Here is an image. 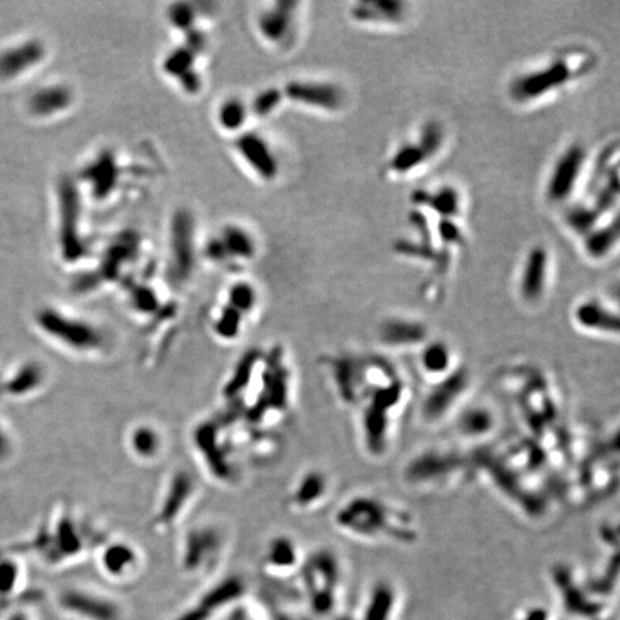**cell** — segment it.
Returning <instances> with one entry per match:
<instances>
[{
    "instance_id": "1",
    "label": "cell",
    "mask_w": 620,
    "mask_h": 620,
    "mask_svg": "<svg viewBox=\"0 0 620 620\" xmlns=\"http://www.w3.org/2000/svg\"><path fill=\"white\" fill-rule=\"evenodd\" d=\"M476 478H481L507 506L539 523L567 500L566 478L542 448L520 431L500 435L493 444L473 451Z\"/></svg>"
},
{
    "instance_id": "2",
    "label": "cell",
    "mask_w": 620,
    "mask_h": 620,
    "mask_svg": "<svg viewBox=\"0 0 620 620\" xmlns=\"http://www.w3.org/2000/svg\"><path fill=\"white\" fill-rule=\"evenodd\" d=\"M499 382L516 414L521 434L542 448L567 483L580 437L570 425L559 382L547 369L533 364L507 366Z\"/></svg>"
},
{
    "instance_id": "3",
    "label": "cell",
    "mask_w": 620,
    "mask_h": 620,
    "mask_svg": "<svg viewBox=\"0 0 620 620\" xmlns=\"http://www.w3.org/2000/svg\"><path fill=\"white\" fill-rule=\"evenodd\" d=\"M333 526L354 542L412 547L421 540L417 514L398 501L372 493H355L339 504Z\"/></svg>"
},
{
    "instance_id": "4",
    "label": "cell",
    "mask_w": 620,
    "mask_h": 620,
    "mask_svg": "<svg viewBox=\"0 0 620 620\" xmlns=\"http://www.w3.org/2000/svg\"><path fill=\"white\" fill-rule=\"evenodd\" d=\"M414 405V387L407 374L372 389L354 410L356 435L369 460H385L394 450L405 417Z\"/></svg>"
},
{
    "instance_id": "5",
    "label": "cell",
    "mask_w": 620,
    "mask_h": 620,
    "mask_svg": "<svg viewBox=\"0 0 620 620\" xmlns=\"http://www.w3.org/2000/svg\"><path fill=\"white\" fill-rule=\"evenodd\" d=\"M92 521L74 507L56 506L36 534L32 549L49 569H67L94 556L107 539Z\"/></svg>"
},
{
    "instance_id": "6",
    "label": "cell",
    "mask_w": 620,
    "mask_h": 620,
    "mask_svg": "<svg viewBox=\"0 0 620 620\" xmlns=\"http://www.w3.org/2000/svg\"><path fill=\"white\" fill-rule=\"evenodd\" d=\"M619 488V427L585 441L580 438L567 474V500L592 506L615 496Z\"/></svg>"
},
{
    "instance_id": "7",
    "label": "cell",
    "mask_w": 620,
    "mask_h": 620,
    "mask_svg": "<svg viewBox=\"0 0 620 620\" xmlns=\"http://www.w3.org/2000/svg\"><path fill=\"white\" fill-rule=\"evenodd\" d=\"M405 486L420 496L454 493L476 478L471 451L457 443L431 444L408 458L401 470Z\"/></svg>"
},
{
    "instance_id": "8",
    "label": "cell",
    "mask_w": 620,
    "mask_h": 620,
    "mask_svg": "<svg viewBox=\"0 0 620 620\" xmlns=\"http://www.w3.org/2000/svg\"><path fill=\"white\" fill-rule=\"evenodd\" d=\"M34 325L45 341L72 358L95 361L110 352L111 339L104 329L58 306L36 309Z\"/></svg>"
},
{
    "instance_id": "9",
    "label": "cell",
    "mask_w": 620,
    "mask_h": 620,
    "mask_svg": "<svg viewBox=\"0 0 620 620\" xmlns=\"http://www.w3.org/2000/svg\"><path fill=\"white\" fill-rule=\"evenodd\" d=\"M595 65V56L586 49H566L542 67L514 78L509 88L510 97L519 104L543 100L567 87L570 82L585 77Z\"/></svg>"
},
{
    "instance_id": "10",
    "label": "cell",
    "mask_w": 620,
    "mask_h": 620,
    "mask_svg": "<svg viewBox=\"0 0 620 620\" xmlns=\"http://www.w3.org/2000/svg\"><path fill=\"white\" fill-rule=\"evenodd\" d=\"M227 529L219 521H199L181 536L177 562L181 573L193 579H207L222 567L229 553Z\"/></svg>"
},
{
    "instance_id": "11",
    "label": "cell",
    "mask_w": 620,
    "mask_h": 620,
    "mask_svg": "<svg viewBox=\"0 0 620 620\" xmlns=\"http://www.w3.org/2000/svg\"><path fill=\"white\" fill-rule=\"evenodd\" d=\"M303 599L318 616L331 615L341 598L345 565L332 547H319L305 556L299 573Z\"/></svg>"
},
{
    "instance_id": "12",
    "label": "cell",
    "mask_w": 620,
    "mask_h": 620,
    "mask_svg": "<svg viewBox=\"0 0 620 620\" xmlns=\"http://www.w3.org/2000/svg\"><path fill=\"white\" fill-rule=\"evenodd\" d=\"M226 422L206 418L197 422L190 434L191 448L211 480L232 486L240 478V465Z\"/></svg>"
},
{
    "instance_id": "13",
    "label": "cell",
    "mask_w": 620,
    "mask_h": 620,
    "mask_svg": "<svg viewBox=\"0 0 620 620\" xmlns=\"http://www.w3.org/2000/svg\"><path fill=\"white\" fill-rule=\"evenodd\" d=\"M474 387L476 379L467 364L443 381L427 385V391L418 402V417L422 424L438 428L453 422L465 405L473 401Z\"/></svg>"
},
{
    "instance_id": "14",
    "label": "cell",
    "mask_w": 620,
    "mask_h": 620,
    "mask_svg": "<svg viewBox=\"0 0 620 620\" xmlns=\"http://www.w3.org/2000/svg\"><path fill=\"white\" fill-rule=\"evenodd\" d=\"M201 494L196 474L177 467L168 474L155 503L150 526L158 534L170 533L190 516Z\"/></svg>"
},
{
    "instance_id": "15",
    "label": "cell",
    "mask_w": 620,
    "mask_h": 620,
    "mask_svg": "<svg viewBox=\"0 0 620 620\" xmlns=\"http://www.w3.org/2000/svg\"><path fill=\"white\" fill-rule=\"evenodd\" d=\"M55 603L68 620H128L124 600L100 587L69 585L59 590Z\"/></svg>"
},
{
    "instance_id": "16",
    "label": "cell",
    "mask_w": 620,
    "mask_h": 620,
    "mask_svg": "<svg viewBox=\"0 0 620 620\" xmlns=\"http://www.w3.org/2000/svg\"><path fill=\"white\" fill-rule=\"evenodd\" d=\"M249 595V583L243 576L220 577L170 620H224L230 618Z\"/></svg>"
},
{
    "instance_id": "17",
    "label": "cell",
    "mask_w": 620,
    "mask_h": 620,
    "mask_svg": "<svg viewBox=\"0 0 620 620\" xmlns=\"http://www.w3.org/2000/svg\"><path fill=\"white\" fill-rule=\"evenodd\" d=\"M56 200H58V242L62 259L68 263L78 262L85 255V242L81 230V196L77 181L72 177L59 178L56 184Z\"/></svg>"
},
{
    "instance_id": "18",
    "label": "cell",
    "mask_w": 620,
    "mask_h": 620,
    "mask_svg": "<svg viewBox=\"0 0 620 620\" xmlns=\"http://www.w3.org/2000/svg\"><path fill=\"white\" fill-rule=\"evenodd\" d=\"M94 559L98 572L112 585H130L144 572L143 550L131 540L122 537H107L95 552Z\"/></svg>"
},
{
    "instance_id": "19",
    "label": "cell",
    "mask_w": 620,
    "mask_h": 620,
    "mask_svg": "<svg viewBox=\"0 0 620 620\" xmlns=\"http://www.w3.org/2000/svg\"><path fill=\"white\" fill-rule=\"evenodd\" d=\"M455 438L465 450L477 451L493 444L501 435V418L493 405L471 401L454 418Z\"/></svg>"
},
{
    "instance_id": "20",
    "label": "cell",
    "mask_w": 620,
    "mask_h": 620,
    "mask_svg": "<svg viewBox=\"0 0 620 620\" xmlns=\"http://www.w3.org/2000/svg\"><path fill=\"white\" fill-rule=\"evenodd\" d=\"M335 493V481L329 471L309 467L293 481L286 496V507L292 513L308 516L325 509Z\"/></svg>"
},
{
    "instance_id": "21",
    "label": "cell",
    "mask_w": 620,
    "mask_h": 620,
    "mask_svg": "<svg viewBox=\"0 0 620 620\" xmlns=\"http://www.w3.org/2000/svg\"><path fill=\"white\" fill-rule=\"evenodd\" d=\"M196 230L193 214L178 210L170 226V277L177 283L190 279L196 263Z\"/></svg>"
},
{
    "instance_id": "22",
    "label": "cell",
    "mask_w": 620,
    "mask_h": 620,
    "mask_svg": "<svg viewBox=\"0 0 620 620\" xmlns=\"http://www.w3.org/2000/svg\"><path fill=\"white\" fill-rule=\"evenodd\" d=\"M587 161V151L580 143L570 144L554 161L546 183V199L553 204L566 203L575 193Z\"/></svg>"
},
{
    "instance_id": "23",
    "label": "cell",
    "mask_w": 620,
    "mask_h": 620,
    "mask_svg": "<svg viewBox=\"0 0 620 620\" xmlns=\"http://www.w3.org/2000/svg\"><path fill=\"white\" fill-rule=\"evenodd\" d=\"M48 49L41 39L26 38L0 46V84H13L44 64Z\"/></svg>"
},
{
    "instance_id": "24",
    "label": "cell",
    "mask_w": 620,
    "mask_h": 620,
    "mask_svg": "<svg viewBox=\"0 0 620 620\" xmlns=\"http://www.w3.org/2000/svg\"><path fill=\"white\" fill-rule=\"evenodd\" d=\"M430 339V326L410 316H389L378 326L379 344L392 352L415 355Z\"/></svg>"
},
{
    "instance_id": "25",
    "label": "cell",
    "mask_w": 620,
    "mask_h": 620,
    "mask_svg": "<svg viewBox=\"0 0 620 620\" xmlns=\"http://www.w3.org/2000/svg\"><path fill=\"white\" fill-rule=\"evenodd\" d=\"M414 359L417 375L425 385L443 381L465 364L457 349L441 338H431Z\"/></svg>"
},
{
    "instance_id": "26",
    "label": "cell",
    "mask_w": 620,
    "mask_h": 620,
    "mask_svg": "<svg viewBox=\"0 0 620 620\" xmlns=\"http://www.w3.org/2000/svg\"><path fill=\"white\" fill-rule=\"evenodd\" d=\"M48 382V368L39 359H22L8 371H3L5 399L13 401H28L38 397L48 387Z\"/></svg>"
},
{
    "instance_id": "27",
    "label": "cell",
    "mask_w": 620,
    "mask_h": 620,
    "mask_svg": "<svg viewBox=\"0 0 620 620\" xmlns=\"http://www.w3.org/2000/svg\"><path fill=\"white\" fill-rule=\"evenodd\" d=\"M282 92L286 100L318 111L338 112L344 110L346 102L344 89L332 82L296 79L286 84Z\"/></svg>"
},
{
    "instance_id": "28",
    "label": "cell",
    "mask_w": 620,
    "mask_h": 620,
    "mask_svg": "<svg viewBox=\"0 0 620 620\" xmlns=\"http://www.w3.org/2000/svg\"><path fill=\"white\" fill-rule=\"evenodd\" d=\"M573 323L585 335L600 339H618L620 319L618 310L599 298L580 300L572 313Z\"/></svg>"
},
{
    "instance_id": "29",
    "label": "cell",
    "mask_w": 620,
    "mask_h": 620,
    "mask_svg": "<svg viewBox=\"0 0 620 620\" xmlns=\"http://www.w3.org/2000/svg\"><path fill=\"white\" fill-rule=\"evenodd\" d=\"M305 556L298 540L289 534H277L267 543L263 554V572L276 582H285L298 576L302 570Z\"/></svg>"
},
{
    "instance_id": "30",
    "label": "cell",
    "mask_w": 620,
    "mask_h": 620,
    "mask_svg": "<svg viewBox=\"0 0 620 620\" xmlns=\"http://www.w3.org/2000/svg\"><path fill=\"white\" fill-rule=\"evenodd\" d=\"M550 255L543 244H537L527 252L521 266L519 295L524 305L537 306L546 298L549 290Z\"/></svg>"
},
{
    "instance_id": "31",
    "label": "cell",
    "mask_w": 620,
    "mask_h": 620,
    "mask_svg": "<svg viewBox=\"0 0 620 620\" xmlns=\"http://www.w3.org/2000/svg\"><path fill=\"white\" fill-rule=\"evenodd\" d=\"M125 447L138 463L154 464L166 453V434L153 422H137L127 431Z\"/></svg>"
},
{
    "instance_id": "32",
    "label": "cell",
    "mask_w": 620,
    "mask_h": 620,
    "mask_svg": "<svg viewBox=\"0 0 620 620\" xmlns=\"http://www.w3.org/2000/svg\"><path fill=\"white\" fill-rule=\"evenodd\" d=\"M236 150L253 171L265 181H273L279 174V161L269 143L256 133H244L237 138Z\"/></svg>"
},
{
    "instance_id": "33",
    "label": "cell",
    "mask_w": 620,
    "mask_h": 620,
    "mask_svg": "<svg viewBox=\"0 0 620 620\" xmlns=\"http://www.w3.org/2000/svg\"><path fill=\"white\" fill-rule=\"evenodd\" d=\"M74 104V92L65 84L39 87L26 100V111L38 120H49L68 111Z\"/></svg>"
},
{
    "instance_id": "34",
    "label": "cell",
    "mask_w": 620,
    "mask_h": 620,
    "mask_svg": "<svg viewBox=\"0 0 620 620\" xmlns=\"http://www.w3.org/2000/svg\"><path fill=\"white\" fill-rule=\"evenodd\" d=\"M120 177V166L112 151H102L82 171V180L88 184L92 196L98 200L107 199L114 193L120 183Z\"/></svg>"
},
{
    "instance_id": "35",
    "label": "cell",
    "mask_w": 620,
    "mask_h": 620,
    "mask_svg": "<svg viewBox=\"0 0 620 620\" xmlns=\"http://www.w3.org/2000/svg\"><path fill=\"white\" fill-rule=\"evenodd\" d=\"M138 252H140V236L137 233L128 230L118 234L102 256L101 267L97 273L101 282L117 280L122 267L133 262Z\"/></svg>"
},
{
    "instance_id": "36",
    "label": "cell",
    "mask_w": 620,
    "mask_h": 620,
    "mask_svg": "<svg viewBox=\"0 0 620 620\" xmlns=\"http://www.w3.org/2000/svg\"><path fill=\"white\" fill-rule=\"evenodd\" d=\"M408 5L399 0H362L351 6L349 15L358 23L366 25H394L404 21Z\"/></svg>"
},
{
    "instance_id": "37",
    "label": "cell",
    "mask_w": 620,
    "mask_h": 620,
    "mask_svg": "<svg viewBox=\"0 0 620 620\" xmlns=\"http://www.w3.org/2000/svg\"><path fill=\"white\" fill-rule=\"evenodd\" d=\"M295 2H277L272 9H267L259 16L257 26L260 34L273 44L285 41L290 35L293 26V12Z\"/></svg>"
},
{
    "instance_id": "38",
    "label": "cell",
    "mask_w": 620,
    "mask_h": 620,
    "mask_svg": "<svg viewBox=\"0 0 620 620\" xmlns=\"http://www.w3.org/2000/svg\"><path fill=\"white\" fill-rule=\"evenodd\" d=\"M412 203L418 207H428L440 219L455 220L461 211V196L453 186H444L435 191L418 190L412 193Z\"/></svg>"
},
{
    "instance_id": "39",
    "label": "cell",
    "mask_w": 620,
    "mask_h": 620,
    "mask_svg": "<svg viewBox=\"0 0 620 620\" xmlns=\"http://www.w3.org/2000/svg\"><path fill=\"white\" fill-rule=\"evenodd\" d=\"M619 222L618 216L613 217L612 222L599 224L592 232L583 237V250L585 255L592 260L606 259L612 250L618 246Z\"/></svg>"
},
{
    "instance_id": "40",
    "label": "cell",
    "mask_w": 620,
    "mask_h": 620,
    "mask_svg": "<svg viewBox=\"0 0 620 620\" xmlns=\"http://www.w3.org/2000/svg\"><path fill=\"white\" fill-rule=\"evenodd\" d=\"M25 566L13 554L0 556V599L11 600L21 595L26 585Z\"/></svg>"
},
{
    "instance_id": "41",
    "label": "cell",
    "mask_w": 620,
    "mask_h": 620,
    "mask_svg": "<svg viewBox=\"0 0 620 620\" xmlns=\"http://www.w3.org/2000/svg\"><path fill=\"white\" fill-rule=\"evenodd\" d=\"M395 252L401 256L410 257V259L422 260V262H430L435 270L445 273L450 267V255L443 250H435L430 243L412 242V240H398L394 246Z\"/></svg>"
},
{
    "instance_id": "42",
    "label": "cell",
    "mask_w": 620,
    "mask_h": 620,
    "mask_svg": "<svg viewBox=\"0 0 620 620\" xmlns=\"http://www.w3.org/2000/svg\"><path fill=\"white\" fill-rule=\"evenodd\" d=\"M428 163L427 155L414 141L399 145L388 161V170L397 176H407Z\"/></svg>"
},
{
    "instance_id": "43",
    "label": "cell",
    "mask_w": 620,
    "mask_h": 620,
    "mask_svg": "<svg viewBox=\"0 0 620 620\" xmlns=\"http://www.w3.org/2000/svg\"><path fill=\"white\" fill-rule=\"evenodd\" d=\"M602 219V214L592 204L586 203H577L575 206H570L565 211V216H563L566 226L580 237H585L587 233L596 229Z\"/></svg>"
},
{
    "instance_id": "44",
    "label": "cell",
    "mask_w": 620,
    "mask_h": 620,
    "mask_svg": "<svg viewBox=\"0 0 620 620\" xmlns=\"http://www.w3.org/2000/svg\"><path fill=\"white\" fill-rule=\"evenodd\" d=\"M226 252L233 259L250 260L256 255V244L250 233L239 226H227L220 236Z\"/></svg>"
},
{
    "instance_id": "45",
    "label": "cell",
    "mask_w": 620,
    "mask_h": 620,
    "mask_svg": "<svg viewBox=\"0 0 620 620\" xmlns=\"http://www.w3.org/2000/svg\"><path fill=\"white\" fill-rule=\"evenodd\" d=\"M244 319L246 318H244L242 313L237 312L236 309H233L232 306L226 303L217 312L211 329H213L214 336L220 339V341L234 342L242 336Z\"/></svg>"
},
{
    "instance_id": "46",
    "label": "cell",
    "mask_w": 620,
    "mask_h": 620,
    "mask_svg": "<svg viewBox=\"0 0 620 620\" xmlns=\"http://www.w3.org/2000/svg\"><path fill=\"white\" fill-rule=\"evenodd\" d=\"M593 194L592 206L599 211L602 216H606L610 210L615 209L619 199V171L615 170L609 174L605 180L600 181Z\"/></svg>"
},
{
    "instance_id": "47",
    "label": "cell",
    "mask_w": 620,
    "mask_h": 620,
    "mask_svg": "<svg viewBox=\"0 0 620 620\" xmlns=\"http://www.w3.org/2000/svg\"><path fill=\"white\" fill-rule=\"evenodd\" d=\"M418 147L427 155L428 161L437 157L443 150L445 143V130L443 124L437 120H428L422 124L420 133H418V141H415Z\"/></svg>"
},
{
    "instance_id": "48",
    "label": "cell",
    "mask_w": 620,
    "mask_h": 620,
    "mask_svg": "<svg viewBox=\"0 0 620 620\" xmlns=\"http://www.w3.org/2000/svg\"><path fill=\"white\" fill-rule=\"evenodd\" d=\"M257 300L259 296H257L255 286L247 282L234 283L227 293V305L242 313L244 318L255 312Z\"/></svg>"
},
{
    "instance_id": "49",
    "label": "cell",
    "mask_w": 620,
    "mask_h": 620,
    "mask_svg": "<svg viewBox=\"0 0 620 620\" xmlns=\"http://www.w3.org/2000/svg\"><path fill=\"white\" fill-rule=\"evenodd\" d=\"M618 140L612 141L602 148L595 167H593L592 177L589 180V190L593 191L599 186L600 181L605 180L612 171L618 170Z\"/></svg>"
},
{
    "instance_id": "50",
    "label": "cell",
    "mask_w": 620,
    "mask_h": 620,
    "mask_svg": "<svg viewBox=\"0 0 620 620\" xmlns=\"http://www.w3.org/2000/svg\"><path fill=\"white\" fill-rule=\"evenodd\" d=\"M196 56L186 45L180 46L168 54L163 64L164 72L170 77L180 79L187 72L193 71Z\"/></svg>"
},
{
    "instance_id": "51",
    "label": "cell",
    "mask_w": 620,
    "mask_h": 620,
    "mask_svg": "<svg viewBox=\"0 0 620 620\" xmlns=\"http://www.w3.org/2000/svg\"><path fill=\"white\" fill-rule=\"evenodd\" d=\"M219 124L223 130L237 131L243 127L247 120V107L243 101L230 98L224 101L219 108Z\"/></svg>"
},
{
    "instance_id": "52",
    "label": "cell",
    "mask_w": 620,
    "mask_h": 620,
    "mask_svg": "<svg viewBox=\"0 0 620 620\" xmlns=\"http://www.w3.org/2000/svg\"><path fill=\"white\" fill-rule=\"evenodd\" d=\"M168 21L178 31L189 32L196 21V11L190 3L178 2L168 8Z\"/></svg>"
},
{
    "instance_id": "53",
    "label": "cell",
    "mask_w": 620,
    "mask_h": 620,
    "mask_svg": "<svg viewBox=\"0 0 620 620\" xmlns=\"http://www.w3.org/2000/svg\"><path fill=\"white\" fill-rule=\"evenodd\" d=\"M282 89L269 88L260 92L252 104V111L260 118L269 117L279 108L280 102L283 100Z\"/></svg>"
},
{
    "instance_id": "54",
    "label": "cell",
    "mask_w": 620,
    "mask_h": 620,
    "mask_svg": "<svg viewBox=\"0 0 620 620\" xmlns=\"http://www.w3.org/2000/svg\"><path fill=\"white\" fill-rule=\"evenodd\" d=\"M16 454V438L9 422L0 415V465L11 463Z\"/></svg>"
},
{
    "instance_id": "55",
    "label": "cell",
    "mask_w": 620,
    "mask_h": 620,
    "mask_svg": "<svg viewBox=\"0 0 620 620\" xmlns=\"http://www.w3.org/2000/svg\"><path fill=\"white\" fill-rule=\"evenodd\" d=\"M435 234H437L438 239L445 246L460 247L464 244V234L461 232L458 224L455 223V220L440 219Z\"/></svg>"
},
{
    "instance_id": "56",
    "label": "cell",
    "mask_w": 620,
    "mask_h": 620,
    "mask_svg": "<svg viewBox=\"0 0 620 620\" xmlns=\"http://www.w3.org/2000/svg\"><path fill=\"white\" fill-rule=\"evenodd\" d=\"M131 305L137 310V312L144 313V315H150L158 309V299L155 293L150 288H135L131 293Z\"/></svg>"
},
{
    "instance_id": "57",
    "label": "cell",
    "mask_w": 620,
    "mask_h": 620,
    "mask_svg": "<svg viewBox=\"0 0 620 620\" xmlns=\"http://www.w3.org/2000/svg\"><path fill=\"white\" fill-rule=\"evenodd\" d=\"M204 253H206L207 259H209L210 262L214 263H223L226 262L227 259H229V255H227L226 252V247H224V244L220 237H216V239H211L210 242L207 243L206 252Z\"/></svg>"
},
{
    "instance_id": "58",
    "label": "cell",
    "mask_w": 620,
    "mask_h": 620,
    "mask_svg": "<svg viewBox=\"0 0 620 620\" xmlns=\"http://www.w3.org/2000/svg\"><path fill=\"white\" fill-rule=\"evenodd\" d=\"M181 87H183L184 91L189 92V94H197L201 88V78L200 75L197 74L196 71L187 72L186 75H183L180 79Z\"/></svg>"
},
{
    "instance_id": "59",
    "label": "cell",
    "mask_w": 620,
    "mask_h": 620,
    "mask_svg": "<svg viewBox=\"0 0 620 620\" xmlns=\"http://www.w3.org/2000/svg\"><path fill=\"white\" fill-rule=\"evenodd\" d=\"M5 620H36L35 616L28 609L19 606L6 616Z\"/></svg>"
},
{
    "instance_id": "60",
    "label": "cell",
    "mask_w": 620,
    "mask_h": 620,
    "mask_svg": "<svg viewBox=\"0 0 620 620\" xmlns=\"http://www.w3.org/2000/svg\"><path fill=\"white\" fill-rule=\"evenodd\" d=\"M0 401H5V391H3V371L0 369Z\"/></svg>"
}]
</instances>
